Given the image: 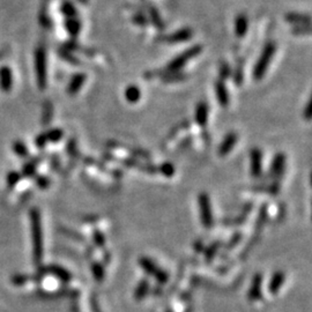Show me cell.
<instances>
[{
	"instance_id": "6da1fadb",
	"label": "cell",
	"mask_w": 312,
	"mask_h": 312,
	"mask_svg": "<svg viewBox=\"0 0 312 312\" xmlns=\"http://www.w3.org/2000/svg\"><path fill=\"white\" fill-rule=\"evenodd\" d=\"M274 53H275V45L273 43H268L265 45L264 50H262L261 55L258 59V62L256 63L253 68V78L257 81L262 79L266 72H267V68L271 64V60L273 58Z\"/></svg>"
},
{
	"instance_id": "7a4b0ae2",
	"label": "cell",
	"mask_w": 312,
	"mask_h": 312,
	"mask_svg": "<svg viewBox=\"0 0 312 312\" xmlns=\"http://www.w3.org/2000/svg\"><path fill=\"white\" fill-rule=\"evenodd\" d=\"M203 50V48L200 45H195V47H191L188 50L184 51L181 55H178L176 58L171 60L167 66V71L169 73H175V72H178L181 68L184 67L186 64L189 63V60H191L192 58H195Z\"/></svg>"
},
{
	"instance_id": "3957f363",
	"label": "cell",
	"mask_w": 312,
	"mask_h": 312,
	"mask_svg": "<svg viewBox=\"0 0 312 312\" xmlns=\"http://www.w3.org/2000/svg\"><path fill=\"white\" fill-rule=\"evenodd\" d=\"M198 206H199L200 221L203 222L206 229H211L214 224V219H213L211 199H209L207 193H200L198 197Z\"/></svg>"
},
{
	"instance_id": "277c9868",
	"label": "cell",
	"mask_w": 312,
	"mask_h": 312,
	"mask_svg": "<svg viewBox=\"0 0 312 312\" xmlns=\"http://www.w3.org/2000/svg\"><path fill=\"white\" fill-rule=\"evenodd\" d=\"M35 66L37 82L42 89L47 85V56L44 48H39L35 52Z\"/></svg>"
},
{
	"instance_id": "5b68a950",
	"label": "cell",
	"mask_w": 312,
	"mask_h": 312,
	"mask_svg": "<svg viewBox=\"0 0 312 312\" xmlns=\"http://www.w3.org/2000/svg\"><path fill=\"white\" fill-rule=\"evenodd\" d=\"M139 264L141 266L142 269H144L149 275L154 276L160 283H166L168 280V274H167L163 269L159 267L153 260H150L149 258L142 257L139 259Z\"/></svg>"
},
{
	"instance_id": "8992f818",
	"label": "cell",
	"mask_w": 312,
	"mask_h": 312,
	"mask_svg": "<svg viewBox=\"0 0 312 312\" xmlns=\"http://www.w3.org/2000/svg\"><path fill=\"white\" fill-rule=\"evenodd\" d=\"M251 160V175L254 178H259L262 173V154L258 148H253L250 153Z\"/></svg>"
},
{
	"instance_id": "52a82bcc",
	"label": "cell",
	"mask_w": 312,
	"mask_h": 312,
	"mask_svg": "<svg viewBox=\"0 0 312 312\" xmlns=\"http://www.w3.org/2000/svg\"><path fill=\"white\" fill-rule=\"evenodd\" d=\"M33 235H34V247H35V254L37 258L41 257L42 254V237H41V224H40V216L37 213L33 214Z\"/></svg>"
},
{
	"instance_id": "ba28073f",
	"label": "cell",
	"mask_w": 312,
	"mask_h": 312,
	"mask_svg": "<svg viewBox=\"0 0 312 312\" xmlns=\"http://www.w3.org/2000/svg\"><path fill=\"white\" fill-rule=\"evenodd\" d=\"M237 139L238 136L236 133L231 132V133H228V134L224 136V139L222 140L221 144H220L219 149H218V153L220 156H226L230 153L231 150L234 149L235 144L236 142H237Z\"/></svg>"
},
{
	"instance_id": "9c48e42d",
	"label": "cell",
	"mask_w": 312,
	"mask_h": 312,
	"mask_svg": "<svg viewBox=\"0 0 312 312\" xmlns=\"http://www.w3.org/2000/svg\"><path fill=\"white\" fill-rule=\"evenodd\" d=\"M284 166H286V156L282 153H279L274 156L273 162L271 165V169H269V175L272 177H280L283 174Z\"/></svg>"
},
{
	"instance_id": "30bf717a",
	"label": "cell",
	"mask_w": 312,
	"mask_h": 312,
	"mask_svg": "<svg viewBox=\"0 0 312 312\" xmlns=\"http://www.w3.org/2000/svg\"><path fill=\"white\" fill-rule=\"evenodd\" d=\"M193 36L192 34V30L189 29V28H184V29H181L178 30V32L171 34V35L167 36L166 37V41L167 43H182V42H186L189 41L191 37Z\"/></svg>"
},
{
	"instance_id": "8fae6325",
	"label": "cell",
	"mask_w": 312,
	"mask_h": 312,
	"mask_svg": "<svg viewBox=\"0 0 312 312\" xmlns=\"http://www.w3.org/2000/svg\"><path fill=\"white\" fill-rule=\"evenodd\" d=\"M215 95H216V100L222 106H227L229 104L230 98H229V93H228V89L226 85L222 80H219L218 82L215 83Z\"/></svg>"
},
{
	"instance_id": "7c38bea8",
	"label": "cell",
	"mask_w": 312,
	"mask_h": 312,
	"mask_svg": "<svg viewBox=\"0 0 312 312\" xmlns=\"http://www.w3.org/2000/svg\"><path fill=\"white\" fill-rule=\"evenodd\" d=\"M208 120V105L205 102L198 103L196 108V121L201 127H205Z\"/></svg>"
},
{
	"instance_id": "4fadbf2b",
	"label": "cell",
	"mask_w": 312,
	"mask_h": 312,
	"mask_svg": "<svg viewBox=\"0 0 312 312\" xmlns=\"http://www.w3.org/2000/svg\"><path fill=\"white\" fill-rule=\"evenodd\" d=\"M86 78H87L86 74H83V73L75 74L74 77L71 79L70 83H68V87H67L68 94H77L78 91L81 89L83 83H85Z\"/></svg>"
},
{
	"instance_id": "5bb4252c",
	"label": "cell",
	"mask_w": 312,
	"mask_h": 312,
	"mask_svg": "<svg viewBox=\"0 0 312 312\" xmlns=\"http://www.w3.org/2000/svg\"><path fill=\"white\" fill-rule=\"evenodd\" d=\"M124 95L127 102H130V103H138L140 98H141V90H140L138 86L130 85L125 89Z\"/></svg>"
},
{
	"instance_id": "9a60e30c",
	"label": "cell",
	"mask_w": 312,
	"mask_h": 312,
	"mask_svg": "<svg viewBox=\"0 0 312 312\" xmlns=\"http://www.w3.org/2000/svg\"><path fill=\"white\" fill-rule=\"evenodd\" d=\"M261 282H262L261 274H257V275H254L253 281H252V286H251L250 294H249V297L251 299L260 298V296H261Z\"/></svg>"
},
{
	"instance_id": "2e32d148",
	"label": "cell",
	"mask_w": 312,
	"mask_h": 312,
	"mask_svg": "<svg viewBox=\"0 0 312 312\" xmlns=\"http://www.w3.org/2000/svg\"><path fill=\"white\" fill-rule=\"evenodd\" d=\"M284 279H286V275H284L283 272L279 271L274 274L271 279V282H269V291H271L272 294H276V292L279 291V289L281 288V286L283 284Z\"/></svg>"
},
{
	"instance_id": "e0dca14e",
	"label": "cell",
	"mask_w": 312,
	"mask_h": 312,
	"mask_svg": "<svg viewBox=\"0 0 312 312\" xmlns=\"http://www.w3.org/2000/svg\"><path fill=\"white\" fill-rule=\"evenodd\" d=\"M249 28V24H247V19L245 15H239L235 21V33L238 37H243L247 32Z\"/></svg>"
},
{
	"instance_id": "ac0fdd59",
	"label": "cell",
	"mask_w": 312,
	"mask_h": 312,
	"mask_svg": "<svg viewBox=\"0 0 312 312\" xmlns=\"http://www.w3.org/2000/svg\"><path fill=\"white\" fill-rule=\"evenodd\" d=\"M287 21L290 22V24L294 25H310V17L309 15H304V14H298V13H289L287 17Z\"/></svg>"
},
{
	"instance_id": "d6986e66",
	"label": "cell",
	"mask_w": 312,
	"mask_h": 312,
	"mask_svg": "<svg viewBox=\"0 0 312 312\" xmlns=\"http://www.w3.org/2000/svg\"><path fill=\"white\" fill-rule=\"evenodd\" d=\"M0 83L4 90H10L12 86V74L9 67H3L0 70Z\"/></svg>"
},
{
	"instance_id": "ffe728a7",
	"label": "cell",
	"mask_w": 312,
	"mask_h": 312,
	"mask_svg": "<svg viewBox=\"0 0 312 312\" xmlns=\"http://www.w3.org/2000/svg\"><path fill=\"white\" fill-rule=\"evenodd\" d=\"M65 28L72 37H75L78 36L80 29H81V25L75 18H70L65 21Z\"/></svg>"
},
{
	"instance_id": "44dd1931",
	"label": "cell",
	"mask_w": 312,
	"mask_h": 312,
	"mask_svg": "<svg viewBox=\"0 0 312 312\" xmlns=\"http://www.w3.org/2000/svg\"><path fill=\"white\" fill-rule=\"evenodd\" d=\"M62 13L64 15H66V17L70 19V18H75L77 17V10H75L74 5L70 2H64L63 5H62Z\"/></svg>"
},
{
	"instance_id": "7402d4cb",
	"label": "cell",
	"mask_w": 312,
	"mask_h": 312,
	"mask_svg": "<svg viewBox=\"0 0 312 312\" xmlns=\"http://www.w3.org/2000/svg\"><path fill=\"white\" fill-rule=\"evenodd\" d=\"M148 288H149V283H148L147 280L140 281V283L138 284V287H136V289H135V294H134L135 298L141 299L143 296L147 294Z\"/></svg>"
},
{
	"instance_id": "603a6c76",
	"label": "cell",
	"mask_w": 312,
	"mask_h": 312,
	"mask_svg": "<svg viewBox=\"0 0 312 312\" xmlns=\"http://www.w3.org/2000/svg\"><path fill=\"white\" fill-rule=\"evenodd\" d=\"M159 171L163 175V176L173 177L175 175V167L169 162H165L163 165L160 166Z\"/></svg>"
},
{
	"instance_id": "cb8c5ba5",
	"label": "cell",
	"mask_w": 312,
	"mask_h": 312,
	"mask_svg": "<svg viewBox=\"0 0 312 312\" xmlns=\"http://www.w3.org/2000/svg\"><path fill=\"white\" fill-rule=\"evenodd\" d=\"M91 269H93V272H94L95 279H96L97 281L103 280L104 268H103V266L100 264V262H93V265H91Z\"/></svg>"
},
{
	"instance_id": "d4e9b609",
	"label": "cell",
	"mask_w": 312,
	"mask_h": 312,
	"mask_svg": "<svg viewBox=\"0 0 312 312\" xmlns=\"http://www.w3.org/2000/svg\"><path fill=\"white\" fill-rule=\"evenodd\" d=\"M93 238H94L95 244H96L97 246L102 247L105 244V237H104V235H103V233H102L101 230H95Z\"/></svg>"
},
{
	"instance_id": "484cf974",
	"label": "cell",
	"mask_w": 312,
	"mask_h": 312,
	"mask_svg": "<svg viewBox=\"0 0 312 312\" xmlns=\"http://www.w3.org/2000/svg\"><path fill=\"white\" fill-rule=\"evenodd\" d=\"M219 245H220V243H219V242H215V243H213V244L208 247L207 251H206V258H207V260H212V259H213V257L215 256L216 251L219 250Z\"/></svg>"
},
{
	"instance_id": "4316f807",
	"label": "cell",
	"mask_w": 312,
	"mask_h": 312,
	"mask_svg": "<svg viewBox=\"0 0 312 312\" xmlns=\"http://www.w3.org/2000/svg\"><path fill=\"white\" fill-rule=\"evenodd\" d=\"M59 53H60V56L63 57V58L67 59V62H70L71 64H74V65H75V64H79L78 59L75 58V57L72 56V53L70 52V50H68V51H66V50H65V51H63V50H62Z\"/></svg>"
},
{
	"instance_id": "83f0119b",
	"label": "cell",
	"mask_w": 312,
	"mask_h": 312,
	"mask_svg": "<svg viewBox=\"0 0 312 312\" xmlns=\"http://www.w3.org/2000/svg\"><path fill=\"white\" fill-rule=\"evenodd\" d=\"M184 79V75L178 73V72H175V73H170V75L168 78L166 79L167 82H176V81H181V80Z\"/></svg>"
},
{
	"instance_id": "f1b7e54d",
	"label": "cell",
	"mask_w": 312,
	"mask_h": 312,
	"mask_svg": "<svg viewBox=\"0 0 312 312\" xmlns=\"http://www.w3.org/2000/svg\"><path fill=\"white\" fill-rule=\"evenodd\" d=\"M150 17H151V19H153V21H154V25H156V26H158V27H159V28H162V27H163V25H162L161 18H160V17H159V14H158V12H156V11H154V10H151Z\"/></svg>"
},
{
	"instance_id": "f546056e",
	"label": "cell",
	"mask_w": 312,
	"mask_h": 312,
	"mask_svg": "<svg viewBox=\"0 0 312 312\" xmlns=\"http://www.w3.org/2000/svg\"><path fill=\"white\" fill-rule=\"evenodd\" d=\"M48 136L52 140V141H58V140H60V138H62V136H63V132L59 131V130L51 131L50 134H49Z\"/></svg>"
},
{
	"instance_id": "4dcf8cb0",
	"label": "cell",
	"mask_w": 312,
	"mask_h": 312,
	"mask_svg": "<svg viewBox=\"0 0 312 312\" xmlns=\"http://www.w3.org/2000/svg\"><path fill=\"white\" fill-rule=\"evenodd\" d=\"M311 102L309 101L307 102V104H306V106H305V110H304V112H303V116H304V118H305V119H307V120H310V118H311Z\"/></svg>"
},
{
	"instance_id": "1f68e13d",
	"label": "cell",
	"mask_w": 312,
	"mask_h": 312,
	"mask_svg": "<svg viewBox=\"0 0 312 312\" xmlns=\"http://www.w3.org/2000/svg\"><path fill=\"white\" fill-rule=\"evenodd\" d=\"M134 22L136 25H140V26H144L146 25V18L142 17V15H136V17H134Z\"/></svg>"
}]
</instances>
